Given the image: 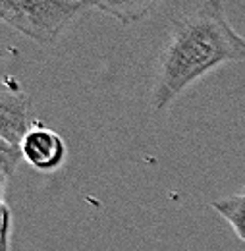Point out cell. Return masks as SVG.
<instances>
[{
  "mask_svg": "<svg viewBox=\"0 0 245 251\" xmlns=\"http://www.w3.org/2000/svg\"><path fill=\"white\" fill-rule=\"evenodd\" d=\"M24 160L39 172H54L66 160V143L45 126H35L22 141Z\"/></svg>",
  "mask_w": 245,
  "mask_h": 251,
  "instance_id": "4",
  "label": "cell"
},
{
  "mask_svg": "<svg viewBox=\"0 0 245 251\" xmlns=\"http://www.w3.org/2000/svg\"><path fill=\"white\" fill-rule=\"evenodd\" d=\"M158 2H93L95 10H100L123 25H131L143 18H147Z\"/></svg>",
  "mask_w": 245,
  "mask_h": 251,
  "instance_id": "5",
  "label": "cell"
},
{
  "mask_svg": "<svg viewBox=\"0 0 245 251\" xmlns=\"http://www.w3.org/2000/svg\"><path fill=\"white\" fill-rule=\"evenodd\" d=\"M31 129L27 95L16 77L6 75L0 91V141L22 145Z\"/></svg>",
  "mask_w": 245,
  "mask_h": 251,
  "instance_id": "3",
  "label": "cell"
},
{
  "mask_svg": "<svg viewBox=\"0 0 245 251\" xmlns=\"http://www.w3.org/2000/svg\"><path fill=\"white\" fill-rule=\"evenodd\" d=\"M24 160V153L20 145H10L6 141H0V182H2V201H6V189L8 180L16 166Z\"/></svg>",
  "mask_w": 245,
  "mask_h": 251,
  "instance_id": "7",
  "label": "cell"
},
{
  "mask_svg": "<svg viewBox=\"0 0 245 251\" xmlns=\"http://www.w3.org/2000/svg\"><path fill=\"white\" fill-rule=\"evenodd\" d=\"M12 224L14 217L8 207V201H2V251H10L12 248Z\"/></svg>",
  "mask_w": 245,
  "mask_h": 251,
  "instance_id": "8",
  "label": "cell"
},
{
  "mask_svg": "<svg viewBox=\"0 0 245 251\" xmlns=\"http://www.w3.org/2000/svg\"><path fill=\"white\" fill-rule=\"evenodd\" d=\"M211 207L234 228L236 236L242 242H245V191L240 195H232V197L213 201Z\"/></svg>",
  "mask_w": 245,
  "mask_h": 251,
  "instance_id": "6",
  "label": "cell"
},
{
  "mask_svg": "<svg viewBox=\"0 0 245 251\" xmlns=\"http://www.w3.org/2000/svg\"><path fill=\"white\" fill-rule=\"evenodd\" d=\"M242 60H245V39L228 22L224 2L205 0L191 6L172 24L160 52L153 110L162 112L211 72Z\"/></svg>",
  "mask_w": 245,
  "mask_h": 251,
  "instance_id": "1",
  "label": "cell"
},
{
  "mask_svg": "<svg viewBox=\"0 0 245 251\" xmlns=\"http://www.w3.org/2000/svg\"><path fill=\"white\" fill-rule=\"evenodd\" d=\"M93 2L83 0H0V20L35 43L50 45Z\"/></svg>",
  "mask_w": 245,
  "mask_h": 251,
  "instance_id": "2",
  "label": "cell"
}]
</instances>
